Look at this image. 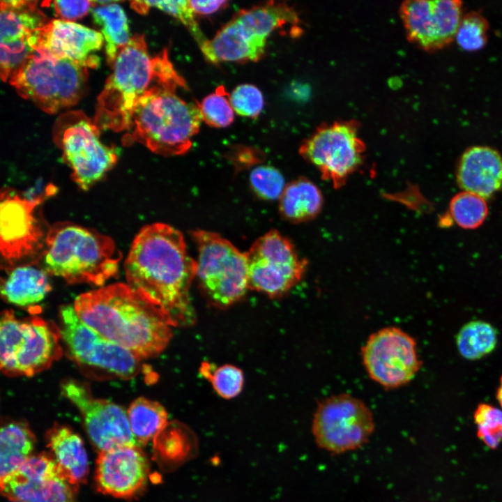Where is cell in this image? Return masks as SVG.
Instances as JSON below:
<instances>
[{"label":"cell","instance_id":"484cf974","mask_svg":"<svg viewBox=\"0 0 502 502\" xmlns=\"http://www.w3.org/2000/svg\"><path fill=\"white\" fill-rule=\"evenodd\" d=\"M323 201L319 188L309 179L300 178L286 185L279 199V211L289 222H305L317 216Z\"/></svg>","mask_w":502,"mask_h":502},{"label":"cell","instance_id":"8d00e7d4","mask_svg":"<svg viewBox=\"0 0 502 502\" xmlns=\"http://www.w3.org/2000/svg\"><path fill=\"white\" fill-rule=\"evenodd\" d=\"M36 45V33L29 38L1 42L0 71L3 82L33 52Z\"/></svg>","mask_w":502,"mask_h":502},{"label":"cell","instance_id":"b9f144b4","mask_svg":"<svg viewBox=\"0 0 502 502\" xmlns=\"http://www.w3.org/2000/svg\"><path fill=\"white\" fill-rule=\"evenodd\" d=\"M496 399L499 403L501 409H502V375L499 380V384L496 391Z\"/></svg>","mask_w":502,"mask_h":502},{"label":"cell","instance_id":"d4e9b609","mask_svg":"<svg viewBox=\"0 0 502 502\" xmlns=\"http://www.w3.org/2000/svg\"><path fill=\"white\" fill-rule=\"evenodd\" d=\"M36 1H1V42L29 38L47 24Z\"/></svg>","mask_w":502,"mask_h":502},{"label":"cell","instance_id":"2e32d148","mask_svg":"<svg viewBox=\"0 0 502 502\" xmlns=\"http://www.w3.org/2000/svg\"><path fill=\"white\" fill-rule=\"evenodd\" d=\"M0 484L2 494L13 502H75L77 490L45 452L32 455Z\"/></svg>","mask_w":502,"mask_h":502},{"label":"cell","instance_id":"4316f807","mask_svg":"<svg viewBox=\"0 0 502 502\" xmlns=\"http://www.w3.org/2000/svg\"><path fill=\"white\" fill-rule=\"evenodd\" d=\"M36 439L24 420L2 424L0 431V478L16 471L32 455Z\"/></svg>","mask_w":502,"mask_h":502},{"label":"cell","instance_id":"d6986e66","mask_svg":"<svg viewBox=\"0 0 502 502\" xmlns=\"http://www.w3.org/2000/svg\"><path fill=\"white\" fill-rule=\"evenodd\" d=\"M149 474V461L137 446L100 451L96 460L98 489L115 497L128 498L136 494L146 484Z\"/></svg>","mask_w":502,"mask_h":502},{"label":"cell","instance_id":"4dcf8cb0","mask_svg":"<svg viewBox=\"0 0 502 502\" xmlns=\"http://www.w3.org/2000/svg\"><path fill=\"white\" fill-rule=\"evenodd\" d=\"M449 211L455 223L467 229L480 227L488 214L485 199L466 191L459 192L452 198Z\"/></svg>","mask_w":502,"mask_h":502},{"label":"cell","instance_id":"8fae6325","mask_svg":"<svg viewBox=\"0 0 502 502\" xmlns=\"http://www.w3.org/2000/svg\"><path fill=\"white\" fill-rule=\"evenodd\" d=\"M299 152L324 180L340 188L363 164L365 144L356 121H340L317 128L303 142Z\"/></svg>","mask_w":502,"mask_h":502},{"label":"cell","instance_id":"52a82bcc","mask_svg":"<svg viewBox=\"0 0 502 502\" xmlns=\"http://www.w3.org/2000/svg\"><path fill=\"white\" fill-rule=\"evenodd\" d=\"M59 327L38 317L17 319L6 310L0 321V367L9 376H32L62 354Z\"/></svg>","mask_w":502,"mask_h":502},{"label":"cell","instance_id":"cb8c5ba5","mask_svg":"<svg viewBox=\"0 0 502 502\" xmlns=\"http://www.w3.org/2000/svg\"><path fill=\"white\" fill-rule=\"evenodd\" d=\"M50 290L47 271L30 265L11 269L1 287V296L6 301L22 307L39 303Z\"/></svg>","mask_w":502,"mask_h":502},{"label":"cell","instance_id":"7a4b0ae2","mask_svg":"<svg viewBox=\"0 0 502 502\" xmlns=\"http://www.w3.org/2000/svg\"><path fill=\"white\" fill-rule=\"evenodd\" d=\"M73 307L86 325L141 360L159 354L172 336L173 326L163 311L128 284L84 293Z\"/></svg>","mask_w":502,"mask_h":502},{"label":"cell","instance_id":"277c9868","mask_svg":"<svg viewBox=\"0 0 502 502\" xmlns=\"http://www.w3.org/2000/svg\"><path fill=\"white\" fill-rule=\"evenodd\" d=\"M154 82L136 104L128 140L163 156L183 154L203 121L199 106Z\"/></svg>","mask_w":502,"mask_h":502},{"label":"cell","instance_id":"5bb4252c","mask_svg":"<svg viewBox=\"0 0 502 502\" xmlns=\"http://www.w3.org/2000/svg\"><path fill=\"white\" fill-rule=\"evenodd\" d=\"M361 353L370 377L386 388L408 383L422 365L414 338L395 326L372 334L362 347Z\"/></svg>","mask_w":502,"mask_h":502},{"label":"cell","instance_id":"4fadbf2b","mask_svg":"<svg viewBox=\"0 0 502 502\" xmlns=\"http://www.w3.org/2000/svg\"><path fill=\"white\" fill-rule=\"evenodd\" d=\"M248 289L270 297L282 296L303 277L308 262L294 245L277 230L257 238L245 252Z\"/></svg>","mask_w":502,"mask_h":502},{"label":"cell","instance_id":"ba28073f","mask_svg":"<svg viewBox=\"0 0 502 502\" xmlns=\"http://www.w3.org/2000/svg\"><path fill=\"white\" fill-rule=\"evenodd\" d=\"M198 257L195 277L212 305L234 304L248 289L246 253L220 235L206 230L191 231Z\"/></svg>","mask_w":502,"mask_h":502},{"label":"cell","instance_id":"e575fe53","mask_svg":"<svg viewBox=\"0 0 502 502\" xmlns=\"http://www.w3.org/2000/svg\"><path fill=\"white\" fill-rule=\"evenodd\" d=\"M489 24L480 13L472 11L461 18L455 40L466 51L481 50L487 43Z\"/></svg>","mask_w":502,"mask_h":502},{"label":"cell","instance_id":"603a6c76","mask_svg":"<svg viewBox=\"0 0 502 502\" xmlns=\"http://www.w3.org/2000/svg\"><path fill=\"white\" fill-rule=\"evenodd\" d=\"M48 447L59 469L76 488L84 483L89 473V460L80 436L70 428L54 424L47 432Z\"/></svg>","mask_w":502,"mask_h":502},{"label":"cell","instance_id":"f35d334b","mask_svg":"<svg viewBox=\"0 0 502 502\" xmlns=\"http://www.w3.org/2000/svg\"><path fill=\"white\" fill-rule=\"evenodd\" d=\"M229 100L234 112L248 117L257 116L262 111L264 103L260 90L248 84L236 87L230 94Z\"/></svg>","mask_w":502,"mask_h":502},{"label":"cell","instance_id":"836d02e7","mask_svg":"<svg viewBox=\"0 0 502 502\" xmlns=\"http://www.w3.org/2000/svg\"><path fill=\"white\" fill-rule=\"evenodd\" d=\"M477 436L490 449H496L502 441V409L481 403L473 413Z\"/></svg>","mask_w":502,"mask_h":502},{"label":"cell","instance_id":"30bf717a","mask_svg":"<svg viewBox=\"0 0 502 502\" xmlns=\"http://www.w3.org/2000/svg\"><path fill=\"white\" fill-rule=\"evenodd\" d=\"M53 131L73 180L83 190L102 178L117 161V150L101 142L100 130L82 111L63 114Z\"/></svg>","mask_w":502,"mask_h":502},{"label":"cell","instance_id":"60d3db41","mask_svg":"<svg viewBox=\"0 0 502 502\" xmlns=\"http://www.w3.org/2000/svg\"><path fill=\"white\" fill-rule=\"evenodd\" d=\"M194 13L199 15L212 14L224 7L227 1H189Z\"/></svg>","mask_w":502,"mask_h":502},{"label":"cell","instance_id":"e0dca14e","mask_svg":"<svg viewBox=\"0 0 502 502\" xmlns=\"http://www.w3.org/2000/svg\"><path fill=\"white\" fill-rule=\"evenodd\" d=\"M458 0H407L400 9L407 39L427 52H436L455 40L462 18Z\"/></svg>","mask_w":502,"mask_h":502},{"label":"cell","instance_id":"1f68e13d","mask_svg":"<svg viewBox=\"0 0 502 502\" xmlns=\"http://www.w3.org/2000/svg\"><path fill=\"white\" fill-rule=\"evenodd\" d=\"M131 6L140 13H145L151 7H154L176 18L190 30L200 47L208 40L195 21L189 1H135L131 3Z\"/></svg>","mask_w":502,"mask_h":502},{"label":"cell","instance_id":"83f0119b","mask_svg":"<svg viewBox=\"0 0 502 502\" xmlns=\"http://www.w3.org/2000/svg\"><path fill=\"white\" fill-rule=\"evenodd\" d=\"M92 9L94 22L98 24L105 40L107 63L112 66L119 52L129 43L128 19L120 5L107 1H96Z\"/></svg>","mask_w":502,"mask_h":502},{"label":"cell","instance_id":"f1b7e54d","mask_svg":"<svg viewBox=\"0 0 502 502\" xmlns=\"http://www.w3.org/2000/svg\"><path fill=\"white\" fill-rule=\"evenodd\" d=\"M127 416L132 434L139 447L156 439L167 425L168 414L164 406L144 397L132 401Z\"/></svg>","mask_w":502,"mask_h":502},{"label":"cell","instance_id":"9c48e42d","mask_svg":"<svg viewBox=\"0 0 502 502\" xmlns=\"http://www.w3.org/2000/svg\"><path fill=\"white\" fill-rule=\"evenodd\" d=\"M59 315L60 333L68 353L84 371L123 379L138 374L141 359L86 325L73 305L61 306Z\"/></svg>","mask_w":502,"mask_h":502},{"label":"cell","instance_id":"ab89813d","mask_svg":"<svg viewBox=\"0 0 502 502\" xmlns=\"http://www.w3.org/2000/svg\"><path fill=\"white\" fill-rule=\"evenodd\" d=\"M52 3L56 15L70 22L86 15L96 4L93 1H54Z\"/></svg>","mask_w":502,"mask_h":502},{"label":"cell","instance_id":"6da1fadb","mask_svg":"<svg viewBox=\"0 0 502 502\" xmlns=\"http://www.w3.org/2000/svg\"><path fill=\"white\" fill-rule=\"evenodd\" d=\"M124 268L128 284L160 307L172 326L194 323L189 292L197 261L180 231L160 222L144 226L132 241Z\"/></svg>","mask_w":502,"mask_h":502},{"label":"cell","instance_id":"d6a6232c","mask_svg":"<svg viewBox=\"0 0 502 502\" xmlns=\"http://www.w3.org/2000/svg\"><path fill=\"white\" fill-rule=\"evenodd\" d=\"M201 372L211 381L215 392L223 398H233L243 388V373L234 365H224L213 367V365L205 363L201 365Z\"/></svg>","mask_w":502,"mask_h":502},{"label":"cell","instance_id":"ac0fdd59","mask_svg":"<svg viewBox=\"0 0 502 502\" xmlns=\"http://www.w3.org/2000/svg\"><path fill=\"white\" fill-rule=\"evenodd\" d=\"M45 195L29 199L9 190L1 196V251L4 259L15 262L33 254L43 232L34 215Z\"/></svg>","mask_w":502,"mask_h":502},{"label":"cell","instance_id":"ffe728a7","mask_svg":"<svg viewBox=\"0 0 502 502\" xmlns=\"http://www.w3.org/2000/svg\"><path fill=\"white\" fill-rule=\"evenodd\" d=\"M36 38L35 49H43L55 57L86 68L100 65L96 53L101 49L104 38L98 31L73 22L52 20L36 31Z\"/></svg>","mask_w":502,"mask_h":502},{"label":"cell","instance_id":"f546056e","mask_svg":"<svg viewBox=\"0 0 502 502\" xmlns=\"http://www.w3.org/2000/svg\"><path fill=\"white\" fill-rule=\"evenodd\" d=\"M498 334L489 323L481 320L471 321L459 330L456 344L460 355L470 360L480 359L496 348Z\"/></svg>","mask_w":502,"mask_h":502},{"label":"cell","instance_id":"8992f818","mask_svg":"<svg viewBox=\"0 0 502 502\" xmlns=\"http://www.w3.org/2000/svg\"><path fill=\"white\" fill-rule=\"evenodd\" d=\"M87 78L86 68L36 47L11 74L10 83L21 97L54 114L79 101Z\"/></svg>","mask_w":502,"mask_h":502},{"label":"cell","instance_id":"9a60e30c","mask_svg":"<svg viewBox=\"0 0 502 502\" xmlns=\"http://www.w3.org/2000/svg\"><path fill=\"white\" fill-rule=\"evenodd\" d=\"M61 392L82 415L88 435L100 451L137 446L122 406L95 397L87 383L75 379L63 381Z\"/></svg>","mask_w":502,"mask_h":502},{"label":"cell","instance_id":"7402d4cb","mask_svg":"<svg viewBox=\"0 0 502 502\" xmlns=\"http://www.w3.org/2000/svg\"><path fill=\"white\" fill-rule=\"evenodd\" d=\"M457 181L464 191L490 198L502 188L501 155L488 146L468 148L459 160Z\"/></svg>","mask_w":502,"mask_h":502},{"label":"cell","instance_id":"7c38bea8","mask_svg":"<svg viewBox=\"0 0 502 502\" xmlns=\"http://www.w3.org/2000/svg\"><path fill=\"white\" fill-rule=\"evenodd\" d=\"M374 428L372 413L360 399L342 393L321 401L314 411L312 433L319 447L334 454L358 449Z\"/></svg>","mask_w":502,"mask_h":502},{"label":"cell","instance_id":"d590c367","mask_svg":"<svg viewBox=\"0 0 502 502\" xmlns=\"http://www.w3.org/2000/svg\"><path fill=\"white\" fill-rule=\"evenodd\" d=\"M199 108L202 120L215 128L227 127L234 119V110L229 96L222 89L205 97Z\"/></svg>","mask_w":502,"mask_h":502},{"label":"cell","instance_id":"74e56055","mask_svg":"<svg viewBox=\"0 0 502 502\" xmlns=\"http://www.w3.org/2000/svg\"><path fill=\"white\" fill-rule=\"evenodd\" d=\"M250 183L255 194L264 200L279 199L287 185L277 169L266 165L252 170Z\"/></svg>","mask_w":502,"mask_h":502},{"label":"cell","instance_id":"3957f363","mask_svg":"<svg viewBox=\"0 0 502 502\" xmlns=\"http://www.w3.org/2000/svg\"><path fill=\"white\" fill-rule=\"evenodd\" d=\"M121 259L109 236L72 222L54 224L45 236V270L68 284L102 285L117 274Z\"/></svg>","mask_w":502,"mask_h":502},{"label":"cell","instance_id":"5b68a950","mask_svg":"<svg viewBox=\"0 0 502 502\" xmlns=\"http://www.w3.org/2000/svg\"><path fill=\"white\" fill-rule=\"evenodd\" d=\"M160 55L151 57L144 35L136 34L119 52L98 98L93 121L101 130H130L136 104L158 78Z\"/></svg>","mask_w":502,"mask_h":502},{"label":"cell","instance_id":"44dd1931","mask_svg":"<svg viewBox=\"0 0 502 502\" xmlns=\"http://www.w3.org/2000/svg\"><path fill=\"white\" fill-rule=\"evenodd\" d=\"M268 36L246 12H240L200 49L213 63L256 61L263 55Z\"/></svg>","mask_w":502,"mask_h":502}]
</instances>
